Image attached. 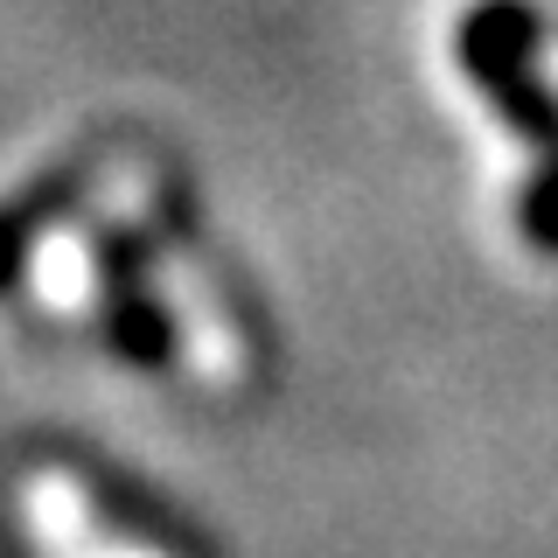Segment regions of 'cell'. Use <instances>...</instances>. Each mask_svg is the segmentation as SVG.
Wrapping results in <instances>:
<instances>
[{"label": "cell", "instance_id": "obj_1", "mask_svg": "<svg viewBox=\"0 0 558 558\" xmlns=\"http://www.w3.org/2000/svg\"><path fill=\"white\" fill-rule=\"evenodd\" d=\"M140 272H147L154 307L168 314L174 349H182L189 377L209 384V391H231V384L244 377V336H238L231 307H223L217 279H209V266L189 252V244H174V238H147Z\"/></svg>", "mask_w": 558, "mask_h": 558}, {"label": "cell", "instance_id": "obj_2", "mask_svg": "<svg viewBox=\"0 0 558 558\" xmlns=\"http://www.w3.org/2000/svg\"><path fill=\"white\" fill-rule=\"evenodd\" d=\"M14 502H22V531H28L35 558H168V551L126 537V531H112L98 517V496L77 475H63V468L22 475V496Z\"/></svg>", "mask_w": 558, "mask_h": 558}, {"label": "cell", "instance_id": "obj_3", "mask_svg": "<svg viewBox=\"0 0 558 558\" xmlns=\"http://www.w3.org/2000/svg\"><path fill=\"white\" fill-rule=\"evenodd\" d=\"M28 287H35V301L57 307V314H92L98 307V238H92V217L49 223V231L28 244Z\"/></svg>", "mask_w": 558, "mask_h": 558}]
</instances>
